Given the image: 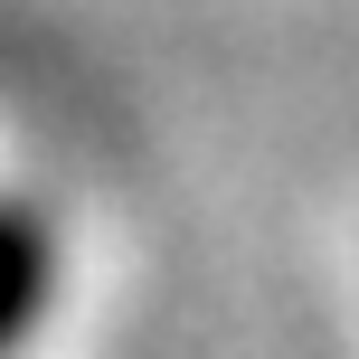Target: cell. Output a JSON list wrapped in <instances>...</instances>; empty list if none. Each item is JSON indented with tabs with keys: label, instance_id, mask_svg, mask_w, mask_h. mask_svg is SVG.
Here are the masks:
<instances>
[{
	"label": "cell",
	"instance_id": "6da1fadb",
	"mask_svg": "<svg viewBox=\"0 0 359 359\" xmlns=\"http://www.w3.org/2000/svg\"><path fill=\"white\" fill-rule=\"evenodd\" d=\"M19 303H29V246H19V236L0 227V331L19 322Z\"/></svg>",
	"mask_w": 359,
	"mask_h": 359
}]
</instances>
